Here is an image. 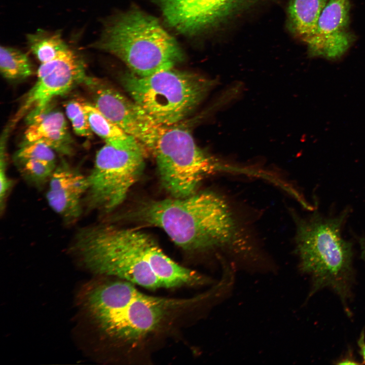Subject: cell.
Segmentation results:
<instances>
[{"instance_id":"obj_15","label":"cell","mask_w":365,"mask_h":365,"mask_svg":"<svg viewBox=\"0 0 365 365\" xmlns=\"http://www.w3.org/2000/svg\"><path fill=\"white\" fill-rule=\"evenodd\" d=\"M328 0H290L288 26L297 37L306 42L313 34Z\"/></svg>"},{"instance_id":"obj_1","label":"cell","mask_w":365,"mask_h":365,"mask_svg":"<svg viewBox=\"0 0 365 365\" xmlns=\"http://www.w3.org/2000/svg\"><path fill=\"white\" fill-rule=\"evenodd\" d=\"M73 248L85 266L150 289L205 284L207 277L176 263L141 231L99 225L75 236Z\"/></svg>"},{"instance_id":"obj_18","label":"cell","mask_w":365,"mask_h":365,"mask_svg":"<svg viewBox=\"0 0 365 365\" xmlns=\"http://www.w3.org/2000/svg\"><path fill=\"white\" fill-rule=\"evenodd\" d=\"M0 70L5 79L17 81L30 76L32 73V67L26 54L14 48L1 46Z\"/></svg>"},{"instance_id":"obj_6","label":"cell","mask_w":365,"mask_h":365,"mask_svg":"<svg viewBox=\"0 0 365 365\" xmlns=\"http://www.w3.org/2000/svg\"><path fill=\"white\" fill-rule=\"evenodd\" d=\"M122 83L132 99L162 125L182 122L215 85L200 75L174 68L144 77L126 73Z\"/></svg>"},{"instance_id":"obj_21","label":"cell","mask_w":365,"mask_h":365,"mask_svg":"<svg viewBox=\"0 0 365 365\" xmlns=\"http://www.w3.org/2000/svg\"><path fill=\"white\" fill-rule=\"evenodd\" d=\"M16 159H36L56 164L55 151L46 144L35 141L24 144L16 154Z\"/></svg>"},{"instance_id":"obj_5","label":"cell","mask_w":365,"mask_h":365,"mask_svg":"<svg viewBox=\"0 0 365 365\" xmlns=\"http://www.w3.org/2000/svg\"><path fill=\"white\" fill-rule=\"evenodd\" d=\"M94 46L116 56L141 77L174 68L184 57L159 21L137 8L109 20Z\"/></svg>"},{"instance_id":"obj_8","label":"cell","mask_w":365,"mask_h":365,"mask_svg":"<svg viewBox=\"0 0 365 365\" xmlns=\"http://www.w3.org/2000/svg\"><path fill=\"white\" fill-rule=\"evenodd\" d=\"M145 150L142 145L118 147L105 143L97 152L87 175L85 198L89 208L109 212L124 202L142 175Z\"/></svg>"},{"instance_id":"obj_22","label":"cell","mask_w":365,"mask_h":365,"mask_svg":"<svg viewBox=\"0 0 365 365\" xmlns=\"http://www.w3.org/2000/svg\"><path fill=\"white\" fill-rule=\"evenodd\" d=\"M4 154H5L1 153L0 169V207L1 212L3 211V209L5 206L7 197L12 185V180L9 178L6 172V166Z\"/></svg>"},{"instance_id":"obj_16","label":"cell","mask_w":365,"mask_h":365,"mask_svg":"<svg viewBox=\"0 0 365 365\" xmlns=\"http://www.w3.org/2000/svg\"><path fill=\"white\" fill-rule=\"evenodd\" d=\"M84 108L92 131L104 139L105 143L118 147L143 145L109 120L93 104L84 102Z\"/></svg>"},{"instance_id":"obj_10","label":"cell","mask_w":365,"mask_h":365,"mask_svg":"<svg viewBox=\"0 0 365 365\" xmlns=\"http://www.w3.org/2000/svg\"><path fill=\"white\" fill-rule=\"evenodd\" d=\"M261 0H155L166 23L194 36L212 30Z\"/></svg>"},{"instance_id":"obj_23","label":"cell","mask_w":365,"mask_h":365,"mask_svg":"<svg viewBox=\"0 0 365 365\" xmlns=\"http://www.w3.org/2000/svg\"><path fill=\"white\" fill-rule=\"evenodd\" d=\"M337 364H358L351 353H348L345 356L338 360Z\"/></svg>"},{"instance_id":"obj_19","label":"cell","mask_w":365,"mask_h":365,"mask_svg":"<svg viewBox=\"0 0 365 365\" xmlns=\"http://www.w3.org/2000/svg\"><path fill=\"white\" fill-rule=\"evenodd\" d=\"M22 175L29 182L40 187L48 182L56 164L36 159L17 160Z\"/></svg>"},{"instance_id":"obj_13","label":"cell","mask_w":365,"mask_h":365,"mask_svg":"<svg viewBox=\"0 0 365 365\" xmlns=\"http://www.w3.org/2000/svg\"><path fill=\"white\" fill-rule=\"evenodd\" d=\"M46 197L51 209L67 223L76 222L82 211L88 188L87 176L65 164L56 166L49 180Z\"/></svg>"},{"instance_id":"obj_7","label":"cell","mask_w":365,"mask_h":365,"mask_svg":"<svg viewBox=\"0 0 365 365\" xmlns=\"http://www.w3.org/2000/svg\"><path fill=\"white\" fill-rule=\"evenodd\" d=\"M149 150L155 158L163 188L173 198L195 193L205 176L227 170L198 146L190 130L180 123L161 125Z\"/></svg>"},{"instance_id":"obj_20","label":"cell","mask_w":365,"mask_h":365,"mask_svg":"<svg viewBox=\"0 0 365 365\" xmlns=\"http://www.w3.org/2000/svg\"><path fill=\"white\" fill-rule=\"evenodd\" d=\"M65 113L69 119L75 132L78 135L91 138L93 136L84 108V102L72 100L65 105Z\"/></svg>"},{"instance_id":"obj_9","label":"cell","mask_w":365,"mask_h":365,"mask_svg":"<svg viewBox=\"0 0 365 365\" xmlns=\"http://www.w3.org/2000/svg\"><path fill=\"white\" fill-rule=\"evenodd\" d=\"M85 70L82 58L69 48L54 59L41 63L37 80L25 96L13 123L16 124L24 116L27 120L45 112L54 98L87 80Z\"/></svg>"},{"instance_id":"obj_24","label":"cell","mask_w":365,"mask_h":365,"mask_svg":"<svg viewBox=\"0 0 365 365\" xmlns=\"http://www.w3.org/2000/svg\"><path fill=\"white\" fill-rule=\"evenodd\" d=\"M357 239L360 248L361 258L365 262V237H359Z\"/></svg>"},{"instance_id":"obj_3","label":"cell","mask_w":365,"mask_h":365,"mask_svg":"<svg viewBox=\"0 0 365 365\" xmlns=\"http://www.w3.org/2000/svg\"><path fill=\"white\" fill-rule=\"evenodd\" d=\"M131 219L162 229L178 247L200 251L235 243L237 224L219 195L195 192L183 198L153 200L134 210Z\"/></svg>"},{"instance_id":"obj_4","label":"cell","mask_w":365,"mask_h":365,"mask_svg":"<svg viewBox=\"0 0 365 365\" xmlns=\"http://www.w3.org/2000/svg\"><path fill=\"white\" fill-rule=\"evenodd\" d=\"M351 213L349 207L337 215L315 210L307 217L295 215L296 248L299 267L312 282L311 294L327 288L340 298L347 312L352 295L354 272L352 243L344 238L343 227Z\"/></svg>"},{"instance_id":"obj_12","label":"cell","mask_w":365,"mask_h":365,"mask_svg":"<svg viewBox=\"0 0 365 365\" xmlns=\"http://www.w3.org/2000/svg\"><path fill=\"white\" fill-rule=\"evenodd\" d=\"M350 9V0L328 1L306 42L309 56L336 60L346 53L354 41L349 28Z\"/></svg>"},{"instance_id":"obj_11","label":"cell","mask_w":365,"mask_h":365,"mask_svg":"<svg viewBox=\"0 0 365 365\" xmlns=\"http://www.w3.org/2000/svg\"><path fill=\"white\" fill-rule=\"evenodd\" d=\"M93 105L109 120L135 138L145 149L152 145L161 125L133 99L108 86L90 80Z\"/></svg>"},{"instance_id":"obj_14","label":"cell","mask_w":365,"mask_h":365,"mask_svg":"<svg viewBox=\"0 0 365 365\" xmlns=\"http://www.w3.org/2000/svg\"><path fill=\"white\" fill-rule=\"evenodd\" d=\"M24 144L42 142L54 151L69 155L72 149L67 124L64 115L49 107L45 112L27 121Z\"/></svg>"},{"instance_id":"obj_2","label":"cell","mask_w":365,"mask_h":365,"mask_svg":"<svg viewBox=\"0 0 365 365\" xmlns=\"http://www.w3.org/2000/svg\"><path fill=\"white\" fill-rule=\"evenodd\" d=\"M206 298V294L187 299L150 296L121 279L92 285L82 295L85 308L104 335L130 348L159 334Z\"/></svg>"},{"instance_id":"obj_17","label":"cell","mask_w":365,"mask_h":365,"mask_svg":"<svg viewBox=\"0 0 365 365\" xmlns=\"http://www.w3.org/2000/svg\"><path fill=\"white\" fill-rule=\"evenodd\" d=\"M28 46L41 63L51 61L68 48L60 32L42 29L27 36Z\"/></svg>"}]
</instances>
